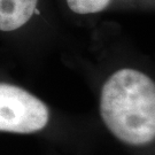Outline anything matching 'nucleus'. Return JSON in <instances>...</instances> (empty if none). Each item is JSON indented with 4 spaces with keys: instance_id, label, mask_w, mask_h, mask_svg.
<instances>
[{
    "instance_id": "obj_1",
    "label": "nucleus",
    "mask_w": 155,
    "mask_h": 155,
    "mask_svg": "<svg viewBox=\"0 0 155 155\" xmlns=\"http://www.w3.org/2000/svg\"><path fill=\"white\" fill-rule=\"evenodd\" d=\"M101 118L118 140L145 146L155 140V82L123 68L106 81L100 97Z\"/></svg>"
},
{
    "instance_id": "obj_2",
    "label": "nucleus",
    "mask_w": 155,
    "mask_h": 155,
    "mask_svg": "<svg viewBox=\"0 0 155 155\" xmlns=\"http://www.w3.org/2000/svg\"><path fill=\"white\" fill-rule=\"evenodd\" d=\"M48 120L50 111L41 100L18 86L0 83V131L33 133Z\"/></svg>"
},
{
    "instance_id": "obj_3",
    "label": "nucleus",
    "mask_w": 155,
    "mask_h": 155,
    "mask_svg": "<svg viewBox=\"0 0 155 155\" xmlns=\"http://www.w3.org/2000/svg\"><path fill=\"white\" fill-rule=\"evenodd\" d=\"M38 0H0V31H14L32 17Z\"/></svg>"
},
{
    "instance_id": "obj_4",
    "label": "nucleus",
    "mask_w": 155,
    "mask_h": 155,
    "mask_svg": "<svg viewBox=\"0 0 155 155\" xmlns=\"http://www.w3.org/2000/svg\"><path fill=\"white\" fill-rule=\"evenodd\" d=\"M110 0H67V5L76 14H94L104 11Z\"/></svg>"
}]
</instances>
